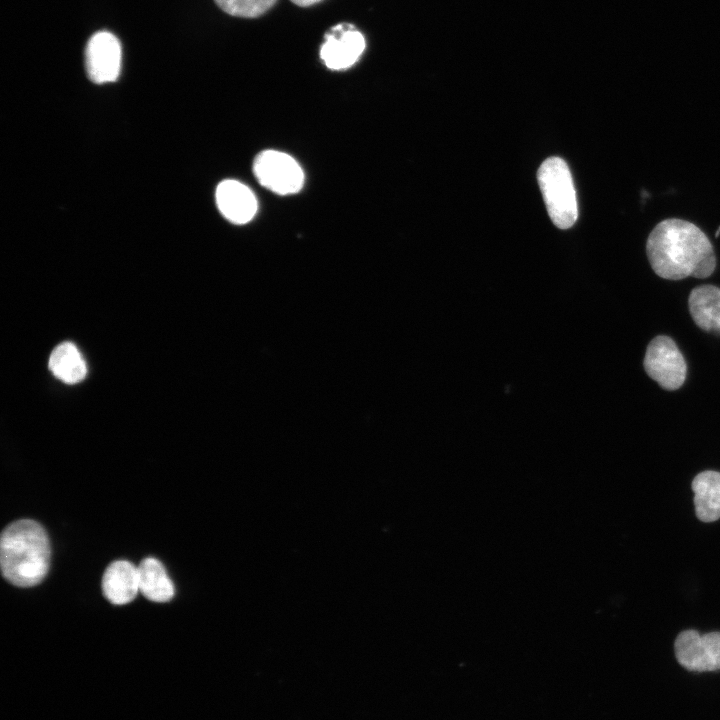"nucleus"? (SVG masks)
I'll return each mask as SVG.
<instances>
[{"mask_svg":"<svg viewBox=\"0 0 720 720\" xmlns=\"http://www.w3.org/2000/svg\"><path fill=\"white\" fill-rule=\"evenodd\" d=\"M653 271L661 278H706L715 270L713 246L704 232L691 222L670 218L659 222L646 243Z\"/></svg>","mask_w":720,"mask_h":720,"instance_id":"1","label":"nucleus"},{"mask_svg":"<svg viewBox=\"0 0 720 720\" xmlns=\"http://www.w3.org/2000/svg\"><path fill=\"white\" fill-rule=\"evenodd\" d=\"M322 0H291L295 5L300 7H308L321 2Z\"/></svg>","mask_w":720,"mask_h":720,"instance_id":"16","label":"nucleus"},{"mask_svg":"<svg viewBox=\"0 0 720 720\" xmlns=\"http://www.w3.org/2000/svg\"><path fill=\"white\" fill-rule=\"evenodd\" d=\"M49 368L58 379L68 384L82 381L87 374V366L81 353L70 342L62 343L53 350Z\"/></svg>","mask_w":720,"mask_h":720,"instance_id":"14","label":"nucleus"},{"mask_svg":"<svg viewBox=\"0 0 720 720\" xmlns=\"http://www.w3.org/2000/svg\"><path fill=\"white\" fill-rule=\"evenodd\" d=\"M537 179L550 219L560 229H568L578 218L576 191L566 162L559 157L544 160Z\"/></svg>","mask_w":720,"mask_h":720,"instance_id":"3","label":"nucleus"},{"mask_svg":"<svg viewBox=\"0 0 720 720\" xmlns=\"http://www.w3.org/2000/svg\"><path fill=\"white\" fill-rule=\"evenodd\" d=\"M644 369L648 376L663 389L673 391L685 382L687 365L675 342L668 336L659 335L647 346Z\"/></svg>","mask_w":720,"mask_h":720,"instance_id":"4","label":"nucleus"},{"mask_svg":"<svg viewBox=\"0 0 720 720\" xmlns=\"http://www.w3.org/2000/svg\"><path fill=\"white\" fill-rule=\"evenodd\" d=\"M253 171L262 186L280 195L297 193L304 183L300 165L293 157L280 151L261 152L254 161Z\"/></svg>","mask_w":720,"mask_h":720,"instance_id":"5","label":"nucleus"},{"mask_svg":"<svg viewBox=\"0 0 720 720\" xmlns=\"http://www.w3.org/2000/svg\"><path fill=\"white\" fill-rule=\"evenodd\" d=\"M688 305L699 328L720 334V288L713 285L695 287L690 292Z\"/></svg>","mask_w":720,"mask_h":720,"instance_id":"11","label":"nucleus"},{"mask_svg":"<svg viewBox=\"0 0 720 720\" xmlns=\"http://www.w3.org/2000/svg\"><path fill=\"white\" fill-rule=\"evenodd\" d=\"M102 591L114 605L131 602L139 591L138 567L126 560L112 562L103 574Z\"/></svg>","mask_w":720,"mask_h":720,"instance_id":"10","label":"nucleus"},{"mask_svg":"<svg viewBox=\"0 0 720 720\" xmlns=\"http://www.w3.org/2000/svg\"><path fill=\"white\" fill-rule=\"evenodd\" d=\"M139 591L153 602H167L175 589L163 564L152 557L143 559L138 566Z\"/></svg>","mask_w":720,"mask_h":720,"instance_id":"13","label":"nucleus"},{"mask_svg":"<svg viewBox=\"0 0 720 720\" xmlns=\"http://www.w3.org/2000/svg\"><path fill=\"white\" fill-rule=\"evenodd\" d=\"M366 48L363 34L350 24H338L326 33L320 47V57L332 70H344L353 66Z\"/></svg>","mask_w":720,"mask_h":720,"instance_id":"8","label":"nucleus"},{"mask_svg":"<svg viewBox=\"0 0 720 720\" xmlns=\"http://www.w3.org/2000/svg\"><path fill=\"white\" fill-rule=\"evenodd\" d=\"M121 62V44L114 34L99 31L90 37L85 50V66L92 82L104 84L116 81Z\"/></svg>","mask_w":720,"mask_h":720,"instance_id":"7","label":"nucleus"},{"mask_svg":"<svg viewBox=\"0 0 720 720\" xmlns=\"http://www.w3.org/2000/svg\"><path fill=\"white\" fill-rule=\"evenodd\" d=\"M216 203L222 215L235 224L249 222L257 211L253 192L237 180H224L216 188Z\"/></svg>","mask_w":720,"mask_h":720,"instance_id":"9","label":"nucleus"},{"mask_svg":"<svg viewBox=\"0 0 720 720\" xmlns=\"http://www.w3.org/2000/svg\"><path fill=\"white\" fill-rule=\"evenodd\" d=\"M694 492V506L697 518L702 522H713L720 518V472L703 471L696 475L691 484Z\"/></svg>","mask_w":720,"mask_h":720,"instance_id":"12","label":"nucleus"},{"mask_svg":"<svg viewBox=\"0 0 720 720\" xmlns=\"http://www.w3.org/2000/svg\"><path fill=\"white\" fill-rule=\"evenodd\" d=\"M215 3L227 14L255 18L266 13L274 6L277 0H214Z\"/></svg>","mask_w":720,"mask_h":720,"instance_id":"15","label":"nucleus"},{"mask_svg":"<svg viewBox=\"0 0 720 720\" xmlns=\"http://www.w3.org/2000/svg\"><path fill=\"white\" fill-rule=\"evenodd\" d=\"M51 548L41 524L20 519L5 527L0 540V564L3 577L18 587H32L46 576Z\"/></svg>","mask_w":720,"mask_h":720,"instance_id":"2","label":"nucleus"},{"mask_svg":"<svg viewBox=\"0 0 720 720\" xmlns=\"http://www.w3.org/2000/svg\"><path fill=\"white\" fill-rule=\"evenodd\" d=\"M674 651L678 662L687 670H720V632L700 635L696 630L682 631L675 639Z\"/></svg>","mask_w":720,"mask_h":720,"instance_id":"6","label":"nucleus"}]
</instances>
